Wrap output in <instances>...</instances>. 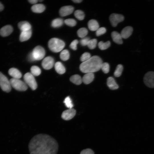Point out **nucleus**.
<instances>
[{
  "instance_id": "obj_42",
  "label": "nucleus",
  "mask_w": 154,
  "mask_h": 154,
  "mask_svg": "<svg viewBox=\"0 0 154 154\" xmlns=\"http://www.w3.org/2000/svg\"><path fill=\"white\" fill-rule=\"evenodd\" d=\"M4 9V6L0 2V12L2 11Z\"/></svg>"
},
{
  "instance_id": "obj_30",
  "label": "nucleus",
  "mask_w": 154,
  "mask_h": 154,
  "mask_svg": "<svg viewBox=\"0 0 154 154\" xmlns=\"http://www.w3.org/2000/svg\"><path fill=\"white\" fill-rule=\"evenodd\" d=\"M123 70V67L122 65H118L114 72V75L116 77H119L121 74Z\"/></svg>"
},
{
  "instance_id": "obj_29",
  "label": "nucleus",
  "mask_w": 154,
  "mask_h": 154,
  "mask_svg": "<svg viewBox=\"0 0 154 154\" xmlns=\"http://www.w3.org/2000/svg\"><path fill=\"white\" fill-rule=\"evenodd\" d=\"M110 45V42L109 41H108L104 42L102 41L98 43L99 48L101 50H104L107 49Z\"/></svg>"
},
{
  "instance_id": "obj_34",
  "label": "nucleus",
  "mask_w": 154,
  "mask_h": 154,
  "mask_svg": "<svg viewBox=\"0 0 154 154\" xmlns=\"http://www.w3.org/2000/svg\"><path fill=\"white\" fill-rule=\"evenodd\" d=\"M101 69L104 73L106 74L108 73L110 69L109 64L107 62L103 63L101 66Z\"/></svg>"
},
{
  "instance_id": "obj_14",
  "label": "nucleus",
  "mask_w": 154,
  "mask_h": 154,
  "mask_svg": "<svg viewBox=\"0 0 154 154\" xmlns=\"http://www.w3.org/2000/svg\"><path fill=\"white\" fill-rule=\"evenodd\" d=\"M133 31V29L132 27L128 26L124 27L122 29L120 34L122 38L126 39L131 35Z\"/></svg>"
},
{
  "instance_id": "obj_11",
  "label": "nucleus",
  "mask_w": 154,
  "mask_h": 154,
  "mask_svg": "<svg viewBox=\"0 0 154 154\" xmlns=\"http://www.w3.org/2000/svg\"><path fill=\"white\" fill-rule=\"evenodd\" d=\"M54 64V60L52 57L48 56L45 57L42 60V66L46 70L50 69Z\"/></svg>"
},
{
  "instance_id": "obj_27",
  "label": "nucleus",
  "mask_w": 154,
  "mask_h": 154,
  "mask_svg": "<svg viewBox=\"0 0 154 154\" xmlns=\"http://www.w3.org/2000/svg\"><path fill=\"white\" fill-rule=\"evenodd\" d=\"M70 54L68 51L66 49L62 51L60 54V58L63 61H66L68 59Z\"/></svg>"
},
{
  "instance_id": "obj_26",
  "label": "nucleus",
  "mask_w": 154,
  "mask_h": 154,
  "mask_svg": "<svg viewBox=\"0 0 154 154\" xmlns=\"http://www.w3.org/2000/svg\"><path fill=\"white\" fill-rule=\"evenodd\" d=\"M63 24V20L60 18H57L53 20L51 23V26L54 28L59 27Z\"/></svg>"
},
{
  "instance_id": "obj_3",
  "label": "nucleus",
  "mask_w": 154,
  "mask_h": 154,
  "mask_svg": "<svg viewBox=\"0 0 154 154\" xmlns=\"http://www.w3.org/2000/svg\"><path fill=\"white\" fill-rule=\"evenodd\" d=\"M48 44L50 50L55 52H58L61 51L65 45L63 41L55 38L50 39L48 42Z\"/></svg>"
},
{
  "instance_id": "obj_28",
  "label": "nucleus",
  "mask_w": 154,
  "mask_h": 154,
  "mask_svg": "<svg viewBox=\"0 0 154 154\" xmlns=\"http://www.w3.org/2000/svg\"><path fill=\"white\" fill-rule=\"evenodd\" d=\"M88 31L87 29L84 27L79 29L77 31V33L78 36L81 38H83L87 35Z\"/></svg>"
},
{
  "instance_id": "obj_15",
  "label": "nucleus",
  "mask_w": 154,
  "mask_h": 154,
  "mask_svg": "<svg viewBox=\"0 0 154 154\" xmlns=\"http://www.w3.org/2000/svg\"><path fill=\"white\" fill-rule=\"evenodd\" d=\"M8 73L12 78L15 79H19L22 76L21 72L18 69L14 68H10L8 71Z\"/></svg>"
},
{
  "instance_id": "obj_43",
  "label": "nucleus",
  "mask_w": 154,
  "mask_h": 154,
  "mask_svg": "<svg viewBox=\"0 0 154 154\" xmlns=\"http://www.w3.org/2000/svg\"><path fill=\"white\" fill-rule=\"evenodd\" d=\"M73 2L75 3H80L82 1V0H73L72 1Z\"/></svg>"
},
{
  "instance_id": "obj_8",
  "label": "nucleus",
  "mask_w": 154,
  "mask_h": 154,
  "mask_svg": "<svg viewBox=\"0 0 154 154\" xmlns=\"http://www.w3.org/2000/svg\"><path fill=\"white\" fill-rule=\"evenodd\" d=\"M143 81L147 87L154 88V72L150 71L147 72L143 77Z\"/></svg>"
},
{
  "instance_id": "obj_44",
  "label": "nucleus",
  "mask_w": 154,
  "mask_h": 154,
  "mask_svg": "<svg viewBox=\"0 0 154 154\" xmlns=\"http://www.w3.org/2000/svg\"><path fill=\"white\" fill-rule=\"evenodd\" d=\"M39 1H42V0H39Z\"/></svg>"
},
{
  "instance_id": "obj_23",
  "label": "nucleus",
  "mask_w": 154,
  "mask_h": 154,
  "mask_svg": "<svg viewBox=\"0 0 154 154\" xmlns=\"http://www.w3.org/2000/svg\"><path fill=\"white\" fill-rule=\"evenodd\" d=\"M54 68L56 71L60 74H63L65 72L66 69L64 66L60 62H57L55 63Z\"/></svg>"
},
{
  "instance_id": "obj_1",
  "label": "nucleus",
  "mask_w": 154,
  "mask_h": 154,
  "mask_svg": "<svg viewBox=\"0 0 154 154\" xmlns=\"http://www.w3.org/2000/svg\"><path fill=\"white\" fill-rule=\"evenodd\" d=\"M28 147L30 154H57L59 146L54 138L48 134L40 133L31 139Z\"/></svg>"
},
{
  "instance_id": "obj_21",
  "label": "nucleus",
  "mask_w": 154,
  "mask_h": 154,
  "mask_svg": "<svg viewBox=\"0 0 154 154\" xmlns=\"http://www.w3.org/2000/svg\"><path fill=\"white\" fill-rule=\"evenodd\" d=\"M45 9V6L41 4L34 5L31 8V10L33 12L38 13L42 12L44 11Z\"/></svg>"
},
{
  "instance_id": "obj_39",
  "label": "nucleus",
  "mask_w": 154,
  "mask_h": 154,
  "mask_svg": "<svg viewBox=\"0 0 154 154\" xmlns=\"http://www.w3.org/2000/svg\"><path fill=\"white\" fill-rule=\"evenodd\" d=\"M78 43V40L76 39L74 40L71 42L70 46L73 50H76L77 49V44Z\"/></svg>"
},
{
  "instance_id": "obj_6",
  "label": "nucleus",
  "mask_w": 154,
  "mask_h": 154,
  "mask_svg": "<svg viewBox=\"0 0 154 154\" xmlns=\"http://www.w3.org/2000/svg\"><path fill=\"white\" fill-rule=\"evenodd\" d=\"M34 61L40 60L42 59L45 56V51L44 48L39 46H37L31 52Z\"/></svg>"
},
{
  "instance_id": "obj_9",
  "label": "nucleus",
  "mask_w": 154,
  "mask_h": 154,
  "mask_svg": "<svg viewBox=\"0 0 154 154\" xmlns=\"http://www.w3.org/2000/svg\"><path fill=\"white\" fill-rule=\"evenodd\" d=\"M124 18V17L122 15L116 13L112 14L109 17L111 23L114 27H116L119 23L123 21Z\"/></svg>"
},
{
  "instance_id": "obj_17",
  "label": "nucleus",
  "mask_w": 154,
  "mask_h": 154,
  "mask_svg": "<svg viewBox=\"0 0 154 154\" xmlns=\"http://www.w3.org/2000/svg\"><path fill=\"white\" fill-rule=\"evenodd\" d=\"M111 36L113 40L115 42L119 44L123 43L122 38L120 34L114 31L112 32Z\"/></svg>"
},
{
  "instance_id": "obj_25",
  "label": "nucleus",
  "mask_w": 154,
  "mask_h": 154,
  "mask_svg": "<svg viewBox=\"0 0 154 154\" xmlns=\"http://www.w3.org/2000/svg\"><path fill=\"white\" fill-rule=\"evenodd\" d=\"M31 73L33 76H37L39 75L41 73L40 68L36 66H32L31 68Z\"/></svg>"
},
{
  "instance_id": "obj_12",
  "label": "nucleus",
  "mask_w": 154,
  "mask_h": 154,
  "mask_svg": "<svg viewBox=\"0 0 154 154\" xmlns=\"http://www.w3.org/2000/svg\"><path fill=\"white\" fill-rule=\"evenodd\" d=\"M74 8L72 6L69 5L62 7L59 10L60 15L62 17L68 15L73 11Z\"/></svg>"
},
{
  "instance_id": "obj_19",
  "label": "nucleus",
  "mask_w": 154,
  "mask_h": 154,
  "mask_svg": "<svg viewBox=\"0 0 154 154\" xmlns=\"http://www.w3.org/2000/svg\"><path fill=\"white\" fill-rule=\"evenodd\" d=\"M18 27L21 31L31 29V26L30 24L26 21H23L19 22L18 24Z\"/></svg>"
},
{
  "instance_id": "obj_16",
  "label": "nucleus",
  "mask_w": 154,
  "mask_h": 154,
  "mask_svg": "<svg viewBox=\"0 0 154 154\" xmlns=\"http://www.w3.org/2000/svg\"><path fill=\"white\" fill-rule=\"evenodd\" d=\"M32 31L31 29L28 31H22L19 36V40L21 42L26 41L31 37Z\"/></svg>"
},
{
  "instance_id": "obj_33",
  "label": "nucleus",
  "mask_w": 154,
  "mask_h": 154,
  "mask_svg": "<svg viewBox=\"0 0 154 154\" xmlns=\"http://www.w3.org/2000/svg\"><path fill=\"white\" fill-rule=\"evenodd\" d=\"M97 43L96 39L94 38L90 40L87 46L90 49H92L96 48Z\"/></svg>"
},
{
  "instance_id": "obj_40",
  "label": "nucleus",
  "mask_w": 154,
  "mask_h": 154,
  "mask_svg": "<svg viewBox=\"0 0 154 154\" xmlns=\"http://www.w3.org/2000/svg\"><path fill=\"white\" fill-rule=\"evenodd\" d=\"M80 154H94V152L92 149H87L82 150Z\"/></svg>"
},
{
  "instance_id": "obj_4",
  "label": "nucleus",
  "mask_w": 154,
  "mask_h": 154,
  "mask_svg": "<svg viewBox=\"0 0 154 154\" xmlns=\"http://www.w3.org/2000/svg\"><path fill=\"white\" fill-rule=\"evenodd\" d=\"M9 80L11 87L17 90L25 91L27 89L25 83L19 79L12 78Z\"/></svg>"
},
{
  "instance_id": "obj_35",
  "label": "nucleus",
  "mask_w": 154,
  "mask_h": 154,
  "mask_svg": "<svg viewBox=\"0 0 154 154\" xmlns=\"http://www.w3.org/2000/svg\"><path fill=\"white\" fill-rule=\"evenodd\" d=\"M64 22L67 25L70 27H74L76 24V21L73 19H68L65 20Z\"/></svg>"
},
{
  "instance_id": "obj_13",
  "label": "nucleus",
  "mask_w": 154,
  "mask_h": 154,
  "mask_svg": "<svg viewBox=\"0 0 154 154\" xmlns=\"http://www.w3.org/2000/svg\"><path fill=\"white\" fill-rule=\"evenodd\" d=\"M13 30V28L11 25H5L0 29V35L3 37H7L12 33Z\"/></svg>"
},
{
  "instance_id": "obj_41",
  "label": "nucleus",
  "mask_w": 154,
  "mask_h": 154,
  "mask_svg": "<svg viewBox=\"0 0 154 154\" xmlns=\"http://www.w3.org/2000/svg\"><path fill=\"white\" fill-rule=\"evenodd\" d=\"M28 1L32 4H34L35 5L37 3L38 1L37 0H28Z\"/></svg>"
},
{
  "instance_id": "obj_10",
  "label": "nucleus",
  "mask_w": 154,
  "mask_h": 154,
  "mask_svg": "<svg viewBox=\"0 0 154 154\" xmlns=\"http://www.w3.org/2000/svg\"><path fill=\"white\" fill-rule=\"evenodd\" d=\"M76 110L73 108L69 109L64 111L61 115V117L65 120H69L75 115Z\"/></svg>"
},
{
  "instance_id": "obj_37",
  "label": "nucleus",
  "mask_w": 154,
  "mask_h": 154,
  "mask_svg": "<svg viewBox=\"0 0 154 154\" xmlns=\"http://www.w3.org/2000/svg\"><path fill=\"white\" fill-rule=\"evenodd\" d=\"M106 30L104 27L99 28L96 32V35L97 36H99L105 33Z\"/></svg>"
},
{
  "instance_id": "obj_20",
  "label": "nucleus",
  "mask_w": 154,
  "mask_h": 154,
  "mask_svg": "<svg viewBox=\"0 0 154 154\" xmlns=\"http://www.w3.org/2000/svg\"><path fill=\"white\" fill-rule=\"evenodd\" d=\"M107 84L109 88L112 90L117 89L118 86L116 83L114 79L112 77H108L107 79Z\"/></svg>"
},
{
  "instance_id": "obj_32",
  "label": "nucleus",
  "mask_w": 154,
  "mask_h": 154,
  "mask_svg": "<svg viewBox=\"0 0 154 154\" xmlns=\"http://www.w3.org/2000/svg\"><path fill=\"white\" fill-rule=\"evenodd\" d=\"M66 106L69 109L72 108L73 106L72 101L70 97L68 96L66 97L64 101Z\"/></svg>"
},
{
  "instance_id": "obj_24",
  "label": "nucleus",
  "mask_w": 154,
  "mask_h": 154,
  "mask_svg": "<svg viewBox=\"0 0 154 154\" xmlns=\"http://www.w3.org/2000/svg\"><path fill=\"white\" fill-rule=\"evenodd\" d=\"M70 80L72 82L77 85L80 84L82 82V78L80 75L77 74L72 76L70 77Z\"/></svg>"
},
{
  "instance_id": "obj_2",
  "label": "nucleus",
  "mask_w": 154,
  "mask_h": 154,
  "mask_svg": "<svg viewBox=\"0 0 154 154\" xmlns=\"http://www.w3.org/2000/svg\"><path fill=\"white\" fill-rule=\"evenodd\" d=\"M103 63L102 59L98 56H94L88 60L82 62L80 66V69L83 73H92L101 69Z\"/></svg>"
},
{
  "instance_id": "obj_7",
  "label": "nucleus",
  "mask_w": 154,
  "mask_h": 154,
  "mask_svg": "<svg viewBox=\"0 0 154 154\" xmlns=\"http://www.w3.org/2000/svg\"><path fill=\"white\" fill-rule=\"evenodd\" d=\"M23 78L25 83L33 90H35L37 87V84L33 76L31 73L27 72L24 75Z\"/></svg>"
},
{
  "instance_id": "obj_31",
  "label": "nucleus",
  "mask_w": 154,
  "mask_h": 154,
  "mask_svg": "<svg viewBox=\"0 0 154 154\" xmlns=\"http://www.w3.org/2000/svg\"><path fill=\"white\" fill-rule=\"evenodd\" d=\"M75 17L79 20H82L84 19L85 15L84 12L80 10L76 11L74 13Z\"/></svg>"
},
{
  "instance_id": "obj_5",
  "label": "nucleus",
  "mask_w": 154,
  "mask_h": 154,
  "mask_svg": "<svg viewBox=\"0 0 154 154\" xmlns=\"http://www.w3.org/2000/svg\"><path fill=\"white\" fill-rule=\"evenodd\" d=\"M0 86L3 91L6 92H9L11 90L10 80L1 72H0Z\"/></svg>"
},
{
  "instance_id": "obj_38",
  "label": "nucleus",
  "mask_w": 154,
  "mask_h": 154,
  "mask_svg": "<svg viewBox=\"0 0 154 154\" xmlns=\"http://www.w3.org/2000/svg\"><path fill=\"white\" fill-rule=\"evenodd\" d=\"M90 39L88 37H84L82 38L80 41L81 44L82 46L87 45L88 42Z\"/></svg>"
},
{
  "instance_id": "obj_22",
  "label": "nucleus",
  "mask_w": 154,
  "mask_h": 154,
  "mask_svg": "<svg viewBox=\"0 0 154 154\" xmlns=\"http://www.w3.org/2000/svg\"><path fill=\"white\" fill-rule=\"evenodd\" d=\"M88 25L89 29L92 31H96L99 28V25L98 22L94 19L89 20Z\"/></svg>"
},
{
  "instance_id": "obj_18",
  "label": "nucleus",
  "mask_w": 154,
  "mask_h": 154,
  "mask_svg": "<svg viewBox=\"0 0 154 154\" xmlns=\"http://www.w3.org/2000/svg\"><path fill=\"white\" fill-rule=\"evenodd\" d=\"M94 78V74L92 73H86L82 78V82L86 84L91 82Z\"/></svg>"
},
{
  "instance_id": "obj_36",
  "label": "nucleus",
  "mask_w": 154,
  "mask_h": 154,
  "mask_svg": "<svg viewBox=\"0 0 154 154\" xmlns=\"http://www.w3.org/2000/svg\"><path fill=\"white\" fill-rule=\"evenodd\" d=\"M91 58V55L88 52H85L82 54L80 58V60L83 62L88 60Z\"/></svg>"
}]
</instances>
